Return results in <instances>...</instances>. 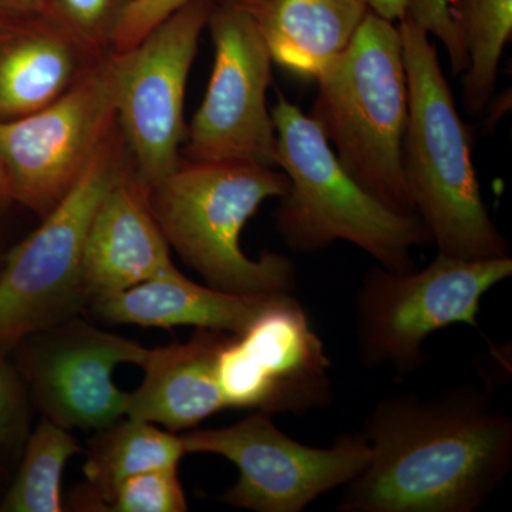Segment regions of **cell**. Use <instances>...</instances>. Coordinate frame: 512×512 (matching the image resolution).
Listing matches in <instances>:
<instances>
[{"label": "cell", "mask_w": 512, "mask_h": 512, "mask_svg": "<svg viewBox=\"0 0 512 512\" xmlns=\"http://www.w3.org/2000/svg\"><path fill=\"white\" fill-rule=\"evenodd\" d=\"M332 362L302 303L278 296L221 349L217 379L225 406L303 416L333 403Z\"/></svg>", "instance_id": "cell-12"}, {"label": "cell", "mask_w": 512, "mask_h": 512, "mask_svg": "<svg viewBox=\"0 0 512 512\" xmlns=\"http://www.w3.org/2000/svg\"><path fill=\"white\" fill-rule=\"evenodd\" d=\"M84 450L70 430L40 420L30 431L18 473L0 501L2 512H62V477L67 461Z\"/></svg>", "instance_id": "cell-21"}, {"label": "cell", "mask_w": 512, "mask_h": 512, "mask_svg": "<svg viewBox=\"0 0 512 512\" xmlns=\"http://www.w3.org/2000/svg\"><path fill=\"white\" fill-rule=\"evenodd\" d=\"M377 15L392 22H400L406 15V0H366Z\"/></svg>", "instance_id": "cell-28"}, {"label": "cell", "mask_w": 512, "mask_h": 512, "mask_svg": "<svg viewBox=\"0 0 512 512\" xmlns=\"http://www.w3.org/2000/svg\"><path fill=\"white\" fill-rule=\"evenodd\" d=\"M106 53L84 45L47 13L0 18V120L59 99Z\"/></svg>", "instance_id": "cell-15"}, {"label": "cell", "mask_w": 512, "mask_h": 512, "mask_svg": "<svg viewBox=\"0 0 512 512\" xmlns=\"http://www.w3.org/2000/svg\"><path fill=\"white\" fill-rule=\"evenodd\" d=\"M227 2L252 19L272 62L305 79H316L348 47L370 9L366 0Z\"/></svg>", "instance_id": "cell-18"}, {"label": "cell", "mask_w": 512, "mask_h": 512, "mask_svg": "<svg viewBox=\"0 0 512 512\" xmlns=\"http://www.w3.org/2000/svg\"><path fill=\"white\" fill-rule=\"evenodd\" d=\"M127 3L128 0H47L42 13L59 22L84 45L107 53Z\"/></svg>", "instance_id": "cell-23"}, {"label": "cell", "mask_w": 512, "mask_h": 512, "mask_svg": "<svg viewBox=\"0 0 512 512\" xmlns=\"http://www.w3.org/2000/svg\"><path fill=\"white\" fill-rule=\"evenodd\" d=\"M3 256H5V254H2V252H0V268H2Z\"/></svg>", "instance_id": "cell-30"}, {"label": "cell", "mask_w": 512, "mask_h": 512, "mask_svg": "<svg viewBox=\"0 0 512 512\" xmlns=\"http://www.w3.org/2000/svg\"><path fill=\"white\" fill-rule=\"evenodd\" d=\"M406 18L416 23L427 35H433L446 47L454 74L468 69L466 47L448 12V0H406Z\"/></svg>", "instance_id": "cell-26"}, {"label": "cell", "mask_w": 512, "mask_h": 512, "mask_svg": "<svg viewBox=\"0 0 512 512\" xmlns=\"http://www.w3.org/2000/svg\"><path fill=\"white\" fill-rule=\"evenodd\" d=\"M214 2L191 0L133 49L116 53L117 120L133 153L134 171L147 188L181 164L188 74Z\"/></svg>", "instance_id": "cell-10"}, {"label": "cell", "mask_w": 512, "mask_h": 512, "mask_svg": "<svg viewBox=\"0 0 512 512\" xmlns=\"http://www.w3.org/2000/svg\"><path fill=\"white\" fill-rule=\"evenodd\" d=\"M83 471L86 485L74 495L79 511H109L127 478L160 467H178L185 451L181 436L148 421L120 419L89 441Z\"/></svg>", "instance_id": "cell-19"}, {"label": "cell", "mask_w": 512, "mask_h": 512, "mask_svg": "<svg viewBox=\"0 0 512 512\" xmlns=\"http://www.w3.org/2000/svg\"><path fill=\"white\" fill-rule=\"evenodd\" d=\"M181 440L187 454H217L235 464L238 481L221 501L255 512H301L352 481L372 456L362 431L342 434L330 447L306 446L286 436L264 412L221 429L188 430Z\"/></svg>", "instance_id": "cell-9"}, {"label": "cell", "mask_w": 512, "mask_h": 512, "mask_svg": "<svg viewBox=\"0 0 512 512\" xmlns=\"http://www.w3.org/2000/svg\"><path fill=\"white\" fill-rule=\"evenodd\" d=\"M511 275V256L466 261L437 254L420 271L370 269L356 295L360 362L417 372L429 362L427 338L460 323L476 328L485 293Z\"/></svg>", "instance_id": "cell-7"}, {"label": "cell", "mask_w": 512, "mask_h": 512, "mask_svg": "<svg viewBox=\"0 0 512 512\" xmlns=\"http://www.w3.org/2000/svg\"><path fill=\"white\" fill-rule=\"evenodd\" d=\"M116 128L66 197L42 218L32 234L3 256V355L33 333L80 315L89 305L84 289L87 239L100 202L124 164Z\"/></svg>", "instance_id": "cell-6"}, {"label": "cell", "mask_w": 512, "mask_h": 512, "mask_svg": "<svg viewBox=\"0 0 512 512\" xmlns=\"http://www.w3.org/2000/svg\"><path fill=\"white\" fill-rule=\"evenodd\" d=\"M409 87L404 131V181L414 211L439 254L481 261L510 256L481 194L471 137L429 35L409 18L399 22Z\"/></svg>", "instance_id": "cell-2"}, {"label": "cell", "mask_w": 512, "mask_h": 512, "mask_svg": "<svg viewBox=\"0 0 512 512\" xmlns=\"http://www.w3.org/2000/svg\"><path fill=\"white\" fill-rule=\"evenodd\" d=\"M276 164L289 190L275 212L276 229L296 252L312 254L348 241L393 272L413 271L412 251L431 244L419 215L384 207L343 168L318 124L278 92L271 111Z\"/></svg>", "instance_id": "cell-5"}, {"label": "cell", "mask_w": 512, "mask_h": 512, "mask_svg": "<svg viewBox=\"0 0 512 512\" xmlns=\"http://www.w3.org/2000/svg\"><path fill=\"white\" fill-rule=\"evenodd\" d=\"M119 69L107 52L43 109L0 120V158L12 201L46 217L72 190L117 124Z\"/></svg>", "instance_id": "cell-8"}, {"label": "cell", "mask_w": 512, "mask_h": 512, "mask_svg": "<svg viewBox=\"0 0 512 512\" xmlns=\"http://www.w3.org/2000/svg\"><path fill=\"white\" fill-rule=\"evenodd\" d=\"M46 3L47 0H0V18L42 13Z\"/></svg>", "instance_id": "cell-27"}, {"label": "cell", "mask_w": 512, "mask_h": 512, "mask_svg": "<svg viewBox=\"0 0 512 512\" xmlns=\"http://www.w3.org/2000/svg\"><path fill=\"white\" fill-rule=\"evenodd\" d=\"M30 403L18 367L0 353V470L22 456L30 434Z\"/></svg>", "instance_id": "cell-24"}, {"label": "cell", "mask_w": 512, "mask_h": 512, "mask_svg": "<svg viewBox=\"0 0 512 512\" xmlns=\"http://www.w3.org/2000/svg\"><path fill=\"white\" fill-rule=\"evenodd\" d=\"M288 190L284 171L265 165L188 161L148 188V200L168 245L208 286L271 296L293 292L295 264L271 251L249 258L241 234L262 202Z\"/></svg>", "instance_id": "cell-3"}, {"label": "cell", "mask_w": 512, "mask_h": 512, "mask_svg": "<svg viewBox=\"0 0 512 512\" xmlns=\"http://www.w3.org/2000/svg\"><path fill=\"white\" fill-rule=\"evenodd\" d=\"M18 370L43 419L66 430L106 429L126 417L128 393L113 382L123 363L141 366L148 349L79 315L19 343Z\"/></svg>", "instance_id": "cell-13"}, {"label": "cell", "mask_w": 512, "mask_h": 512, "mask_svg": "<svg viewBox=\"0 0 512 512\" xmlns=\"http://www.w3.org/2000/svg\"><path fill=\"white\" fill-rule=\"evenodd\" d=\"M316 80L309 117L339 163L384 207L416 214L402 165L409 87L399 25L367 10L348 47Z\"/></svg>", "instance_id": "cell-4"}, {"label": "cell", "mask_w": 512, "mask_h": 512, "mask_svg": "<svg viewBox=\"0 0 512 512\" xmlns=\"http://www.w3.org/2000/svg\"><path fill=\"white\" fill-rule=\"evenodd\" d=\"M362 433L372 456L340 512H476L512 467V419L473 383L386 397Z\"/></svg>", "instance_id": "cell-1"}, {"label": "cell", "mask_w": 512, "mask_h": 512, "mask_svg": "<svg viewBox=\"0 0 512 512\" xmlns=\"http://www.w3.org/2000/svg\"><path fill=\"white\" fill-rule=\"evenodd\" d=\"M215 59L204 101L188 128V161H241L276 168V133L266 93L272 57L244 10L214 2L207 22Z\"/></svg>", "instance_id": "cell-11"}, {"label": "cell", "mask_w": 512, "mask_h": 512, "mask_svg": "<svg viewBox=\"0 0 512 512\" xmlns=\"http://www.w3.org/2000/svg\"><path fill=\"white\" fill-rule=\"evenodd\" d=\"M285 295V293H284ZM281 295L251 296L195 284L180 271L90 301L103 322L144 328L194 326L241 335Z\"/></svg>", "instance_id": "cell-17"}, {"label": "cell", "mask_w": 512, "mask_h": 512, "mask_svg": "<svg viewBox=\"0 0 512 512\" xmlns=\"http://www.w3.org/2000/svg\"><path fill=\"white\" fill-rule=\"evenodd\" d=\"M448 12L468 57L464 107L477 114L493 99L501 55L512 35V0H448Z\"/></svg>", "instance_id": "cell-20"}, {"label": "cell", "mask_w": 512, "mask_h": 512, "mask_svg": "<svg viewBox=\"0 0 512 512\" xmlns=\"http://www.w3.org/2000/svg\"><path fill=\"white\" fill-rule=\"evenodd\" d=\"M215 2H221V0H215Z\"/></svg>", "instance_id": "cell-31"}, {"label": "cell", "mask_w": 512, "mask_h": 512, "mask_svg": "<svg viewBox=\"0 0 512 512\" xmlns=\"http://www.w3.org/2000/svg\"><path fill=\"white\" fill-rule=\"evenodd\" d=\"M175 271L170 245L151 211L148 188L134 167L123 164L100 202L87 239V299L90 303L96 296L123 291Z\"/></svg>", "instance_id": "cell-14"}, {"label": "cell", "mask_w": 512, "mask_h": 512, "mask_svg": "<svg viewBox=\"0 0 512 512\" xmlns=\"http://www.w3.org/2000/svg\"><path fill=\"white\" fill-rule=\"evenodd\" d=\"M231 333L197 329L187 342L148 349L144 380L128 393L127 417L165 430L197 429L227 409L217 379V362Z\"/></svg>", "instance_id": "cell-16"}, {"label": "cell", "mask_w": 512, "mask_h": 512, "mask_svg": "<svg viewBox=\"0 0 512 512\" xmlns=\"http://www.w3.org/2000/svg\"><path fill=\"white\" fill-rule=\"evenodd\" d=\"M12 201L8 177H6L5 167H3L2 158H0V207H6Z\"/></svg>", "instance_id": "cell-29"}, {"label": "cell", "mask_w": 512, "mask_h": 512, "mask_svg": "<svg viewBox=\"0 0 512 512\" xmlns=\"http://www.w3.org/2000/svg\"><path fill=\"white\" fill-rule=\"evenodd\" d=\"M191 0H128L113 36L110 52L123 53L133 49L168 16Z\"/></svg>", "instance_id": "cell-25"}, {"label": "cell", "mask_w": 512, "mask_h": 512, "mask_svg": "<svg viewBox=\"0 0 512 512\" xmlns=\"http://www.w3.org/2000/svg\"><path fill=\"white\" fill-rule=\"evenodd\" d=\"M188 510L178 467H160L127 478L117 488L109 512H184Z\"/></svg>", "instance_id": "cell-22"}]
</instances>
